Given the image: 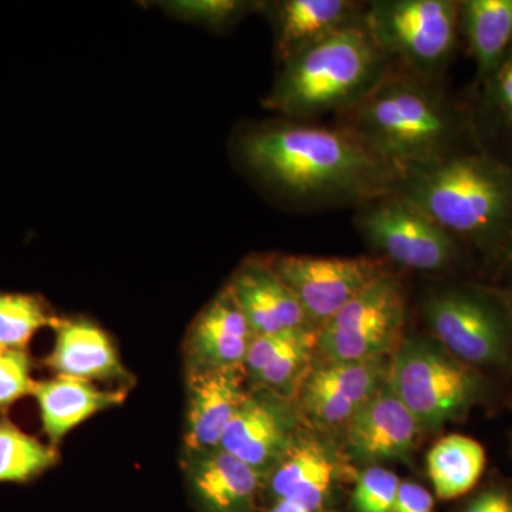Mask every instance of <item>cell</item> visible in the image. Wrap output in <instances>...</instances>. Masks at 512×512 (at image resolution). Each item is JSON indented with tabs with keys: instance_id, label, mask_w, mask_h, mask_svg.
<instances>
[{
	"instance_id": "6da1fadb",
	"label": "cell",
	"mask_w": 512,
	"mask_h": 512,
	"mask_svg": "<svg viewBox=\"0 0 512 512\" xmlns=\"http://www.w3.org/2000/svg\"><path fill=\"white\" fill-rule=\"evenodd\" d=\"M252 173L296 201L367 202L396 192L404 173L346 127L281 124L241 143Z\"/></svg>"
},
{
	"instance_id": "7a4b0ae2",
	"label": "cell",
	"mask_w": 512,
	"mask_h": 512,
	"mask_svg": "<svg viewBox=\"0 0 512 512\" xmlns=\"http://www.w3.org/2000/svg\"><path fill=\"white\" fill-rule=\"evenodd\" d=\"M396 194L491 255L512 225V164L481 151L409 168Z\"/></svg>"
},
{
	"instance_id": "3957f363",
	"label": "cell",
	"mask_w": 512,
	"mask_h": 512,
	"mask_svg": "<svg viewBox=\"0 0 512 512\" xmlns=\"http://www.w3.org/2000/svg\"><path fill=\"white\" fill-rule=\"evenodd\" d=\"M346 113L345 127L403 173L457 153V143L467 131L460 111L430 80L414 73L387 74Z\"/></svg>"
},
{
	"instance_id": "277c9868",
	"label": "cell",
	"mask_w": 512,
	"mask_h": 512,
	"mask_svg": "<svg viewBox=\"0 0 512 512\" xmlns=\"http://www.w3.org/2000/svg\"><path fill=\"white\" fill-rule=\"evenodd\" d=\"M389 57L356 20L285 62L268 106L292 117L352 109L389 74Z\"/></svg>"
},
{
	"instance_id": "5b68a950",
	"label": "cell",
	"mask_w": 512,
	"mask_h": 512,
	"mask_svg": "<svg viewBox=\"0 0 512 512\" xmlns=\"http://www.w3.org/2000/svg\"><path fill=\"white\" fill-rule=\"evenodd\" d=\"M387 382L421 430L464 419L485 396V380L440 343L403 339L389 362Z\"/></svg>"
},
{
	"instance_id": "8992f818",
	"label": "cell",
	"mask_w": 512,
	"mask_h": 512,
	"mask_svg": "<svg viewBox=\"0 0 512 512\" xmlns=\"http://www.w3.org/2000/svg\"><path fill=\"white\" fill-rule=\"evenodd\" d=\"M366 28L390 57H399L421 79H436L454 55L460 30V2L379 0L369 3Z\"/></svg>"
},
{
	"instance_id": "52a82bcc",
	"label": "cell",
	"mask_w": 512,
	"mask_h": 512,
	"mask_svg": "<svg viewBox=\"0 0 512 512\" xmlns=\"http://www.w3.org/2000/svg\"><path fill=\"white\" fill-rule=\"evenodd\" d=\"M424 318L436 342L474 369L510 363V319L497 292L451 288L431 295Z\"/></svg>"
},
{
	"instance_id": "ba28073f",
	"label": "cell",
	"mask_w": 512,
	"mask_h": 512,
	"mask_svg": "<svg viewBox=\"0 0 512 512\" xmlns=\"http://www.w3.org/2000/svg\"><path fill=\"white\" fill-rule=\"evenodd\" d=\"M404 320L403 286L387 274L318 330L316 349L325 362L383 359L399 348Z\"/></svg>"
},
{
	"instance_id": "9c48e42d",
	"label": "cell",
	"mask_w": 512,
	"mask_h": 512,
	"mask_svg": "<svg viewBox=\"0 0 512 512\" xmlns=\"http://www.w3.org/2000/svg\"><path fill=\"white\" fill-rule=\"evenodd\" d=\"M357 225L377 251L409 269L444 271L458 256V239L396 192L367 202Z\"/></svg>"
},
{
	"instance_id": "30bf717a",
	"label": "cell",
	"mask_w": 512,
	"mask_h": 512,
	"mask_svg": "<svg viewBox=\"0 0 512 512\" xmlns=\"http://www.w3.org/2000/svg\"><path fill=\"white\" fill-rule=\"evenodd\" d=\"M291 289L306 318L319 330L360 293L389 274L382 259L279 255L268 259Z\"/></svg>"
},
{
	"instance_id": "8fae6325",
	"label": "cell",
	"mask_w": 512,
	"mask_h": 512,
	"mask_svg": "<svg viewBox=\"0 0 512 512\" xmlns=\"http://www.w3.org/2000/svg\"><path fill=\"white\" fill-rule=\"evenodd\" d=\"M301 417L296 400L252 387L220 447L266 478L299 436Z\"/></svg>"
},
{
	"instance_id": "7c38bea8",
	"label": "cell",
	"mask_w": 512,
	"mask_h": 512,
	"mask_svg": "<svg viewBox=\"0 0 512 512\" xmlns=\"http://www.w3.org/2000/svg\"><path fill=\"white\" fill-rule=\"evenodd\" d=\"M389 362H323L313 366L296 394L302 417L320 427H345L383 386Z\"/></svg>"
},
{
	"instance_id": "4fadbf2b",
	"label": "cell",
	"mask_w": 512,
	"mask_h": 512,
	"mask_svg": "<svg viewBox=\"0 0 512 512\" xmlns=\"http://www.w3.org/2000/svg\"><path fill=\"white\" fill-rule=\"evenodd\" d=\"M185 451L220 447L248 390L242 367L187 366Z\"/></svg>"
},
{
	"instance_id": "5bb4252c",
	"label": "cell",
	"mask_w": 512,
	"mask_h": 512,
	"mask_svg": "<svg viewBox=\"0 0 512 512\" xmlns=\"http://www.w3.org/2000/svg\"><path fill=\"white\" fill-rule=\"evenodd\" d=\"M420 426L389 382L345 426L346 450L360 463L404 460L412 453Z\"/></svg>"
},
{
	"instance_id": "9a60e30c",
	"label": "cell",
	"mask_w": 512,
	"mask_h": 512,
	"mask_svg": "<svg viewBox=\"0 0 512 512\" xmlns=\"http://www.w3.org/2000/svg\"><path fill=\"white\" fill-rule=\"evenodd\" d=\"M184 471L201 512H255L266 478L221 447L185 451Z\"/></svg>"
},
{
	"instance_id": "2e32d148",
	"label": "cell",
	"mask_w": 512,
	"mask_h": 512,
	"mask_svg": "<svg viewBox=\"0 0 512 512\" xmlns=\"http://www.w3.org/2000/svg\"><path fill=\"white\" fill-rule=\"evenodd\" d=\"M255 336L312 329L291 289L276 275L268 259H251L228 284ZM318 332V330H316Z\"/></svg>"
},
{
	"instance_id": "e0dca14e",
	"label": "cell",
	"mask_w": 512,
	"mask_h": 512,
	"mask_svg": "<svg viewBox=\"0 0 512 512\" xmlns=\"http://www.w3.org/2000/svg\"><path fill=\"white\" fill-rule=\"evenodd\" d=\"M254 336L227 286L192 323L185 339V365L244 369Z\"/></svg>"
},
{
	"instance_id": "ac0fdd59",
	"label": "cell",
	"mask_w": 512,
	"mask_h": 512,
	"mask_svg": "<svg viewBox=\"0 0 512 512\" xmlns=\"http://www.w3.org/2000/svg\"><path fill=\"white\" fill-rule=\"evenodd\" d=\"M318 332L292 330L254 336L244 362L245 377L252 387L295 400L318 352Z\"/></svg>"
},
{
	"instance_id": "d6986e66",
	"label": "cell",
	"mask_w": 512,
	"mask_h": 512,
	"mask_svg": "<svg viewBox=\"0 0 512 512\" xmlns=\"http://www.w3.org/2000/svg\"><path fill=\"white\" fill-rule=\"evenodd\" d=\"M55 345L45 365L56 376L87 380H116L127 376L113 340L96 323L86 319L59 318Z\"/></svg>"
},
{
	"instance_id": "ffe728a7",
	"label": "cell",
	"mask_w": 512,
	"mask_h": 512,
	"mask_svg": "<svg viewBox=\"0 0 512 512\" xmlns=\"http://www.w3.org/2000/svg\"><path fill=\"white\" fill-rule=\"evenodd\" d=\"M32 396L39 407L43 433L49 444L57 446L77 426L94 414L124 403L127 390H101L93 382L55 376L39 380L33 386Z\"/></svg>"
},
{
	"instance_id": "44dd1931",
	"label": "cell",
	"mask_w": 512,
	"mask_h": 512,
	"mask_svg": "<svg viewBox=\"0 0 512 512\" xmlns=\"http://www.w3.org/2000/svg\"><path fill=\"white\" fill-rule=\"evenodd\" d=\"M335 464L318 440L299 434L266 477L275 500H289L318 511L328 500Z\"/></svg>"
},
{
	"instance_id": "7402d4cb",
	"label": "cell",
	"mask_w": 512,
	"mask_h": 512,
	"mask_svg": "<svg viewBox=\"0 0 512 512\" xmlns=\"http://www.w3.org/2000/svg\"><path fill=\"white\" fill-rule=\"evenodd\" d=\"M349 0H288L278 6V52L285 62L350 23L362 19Z\"/></svg>"
},
{
	"instance_id": "603a6c76",
	"label": "cell",
	"mask_w": 512,
	"mask_h": 512,
	"mask_svg": "<svg viewBox=\"0 0 512 512\" xmlns=\"http://www.w3.org/2000/svg\"><path fill=\"white\" fill-rule=\"evenodd\" d=\"M460 30L483 83L512 49V0H463Z\"/></svg>"
},
{
	"instance_id": "cb8c5ba5",
	"label": "cell",
	"mask_w": 512,
	"mask_h": 512,
	"mask_svg": "<svg viewBox=\"0 0 512 512\" xmlns=\"http://www.w3.org/2000/svg\"><path fill=\"white\" fill-rule=\"evenodd\" d=\"M487 454L480 441L464 434H448L430 448L427 471L443 500L461 497L483 477Z\"/></svg>"
},
{
	"instance_id": "d4e9b609",
	"label": "cell",
	"mask_w": 512,
	"mask_h": 512,
	"mask_svg": "<svg viewBox=\"0 0 512 512\" xmlns=\"http://www.w3.org/2000/svg\"><path fill=\"white\" fill-rule=\"evenodd\" d=\"M57 461L55 446L42 443L8 419L0 420V483H26Z\"/></svg>"
},
{
	"instance_id": "484cf974",
	"label": "cell",
	"mask_w": 512,
	"mask_h": 512,
	"mask_svg": "<svg viewBox=\"0 0 512 512\" xmlns=\"http://www.w3.org/2000/svg\"><path fill=\"white\" fill-rule=\"evenodd\" d=\"M59 316L40 296L0 292V348L28 349L30 340L43 328H53Z\"/></svg>"
},
{
	"instance_id": "4316f807",
	"label": "cell",
	"mask_w": 512,
	"mask_h": 512,
	"mask_svg": "<svg viewBox=\"0 0 512 512\" xmlns=\"http://www.w3.org/2000/svg\"><path fill=\"white\" fill-rule=\"evenodd\" d=\"M481 86L488 117L512 144V49Z\"/></svg>"
},
{
	"instance_id": "83f0119b",
	"label": "cell",
	"mask_w": 512,
	"mask_h": 512,
	"mask_svg": "<svg viewBox=\"0 0 512 512\" xmlns=\"http://www.w3.org/2000/svg\"><path fill=\"white\" fill-rule=\"evenodd\" d=\"M400 480L387 468H366L356 481L353 504L357 512H393Z\"/></svg>"
},
{
	"instance_id": "f1b7e54d",
	"label": "cell",
	"mask_w": 512,
	"mask_h": 512,
	"mask_svg": "<svg viewBox=\"0 0 512 512\" xmlns=\"http://www.w3.org/2000/svg\"><path fill=\"white\" fill-rule=\"evenodd\" d=\"M35 382L28 350L0 348V410L32 396Z\"/></svg>"
},
{
	"instance_id": "f546056e",
	"label": "cell",
	"mask_w": 512,
	"mask_h": 512,
	"mask_svg": "<svg viewBox=\"0 0 512 512\" xmlns=\"http://www.w3.org/2000/svg\"><path fill=\"white\" fill-rule=\"evenodd\" d=\"M175 8L183 10L184 13L194 16V18L220 25V23L235 18L245 8V3L234 2V0H204V2L177 3Z\"/></svg>"
},
{
	"instance_id": "4dcf8cb0",
	"label": "cell",
	"mask_w": 512,
	"mask_h": 512,
	"mask_svg": "<svg viewBox=\"0 0 512 512\" xmlns=\"http://www.w3.org/2000/svg\"><path fill=\"white\" fill-rule=\"evenodd\" d=\"M460 512H512V487L491 484L474 495Z\"/></svg>"
},
{
	"instance_id": "1f68e13d",
	"label": "cell",
	"mask_w": 512,
	"mask_h": 512,
	"mask_svg": "<svg viewBox=\"0 0 512 512\" xmlns=\"http://www.w3.org/2000/svg\"><path fill=\"white\" fill-rule=\"evenodd\" d=\"M433 495L421 485L404 481L397 491L393 512H433Z\"/></svg>"
},
{
	"instance_id": "d6a6232c",
	"label": "cell",
	"mask_w": 512,
	"mask_h": 512,
	"mask_svg": "<svg viewBox=\"0 0 512 512\" xmlns=\"http://www.w3.org/2000/svg\"><path fill=\"white\" fill-rule=\"evenodd\" d=\"M493 256L497 259L498 264L501 268L508 269L512 272V225L508 229L507 234L498 248L493 252Z\"/></svg>"
},
{
	"instance_id": "836d02e7",
	"label": "cell",
	"mask_w": 512,
	"mask_h": 512,
	"mask_svg": "<svg viewBox=\"0 0 512 512\" xmlns=\"http://www.w3.org/2000/svg\"><path fill=\"white\" fill-rule=\"evenodd\" d=\"M271 512H311L301 504L289 500H276Z\"/></svg>"
},
{
	"instance_id": "e575fe53",
	"label": "cell",
	"mask_w": 512,
	"mask_h": 512,
	"mask_svg": "<svg viewBox=\"0 0 512 512\" xmlns=\"http://www.w3.org/2000/svg\"><path fill=\"white\" fill-rule=\"evenodd\" d=\"M497 295L500 296L501 302L504 303L505 311H507L508 319H510L512 332V291L497 292Z\"/></svg>"
}]
</instances>
